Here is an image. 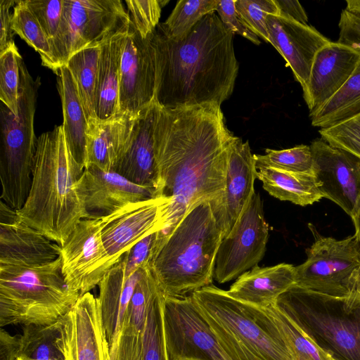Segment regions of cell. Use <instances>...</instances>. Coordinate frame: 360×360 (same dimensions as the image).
Wrapping results in <instances>:
<instances>
[{"label": "cell", "mask_w": 360, "mask_h": 360, "mask_svg": "<svg viewBox=\"0 0 360 360\" xmlns=\"http://www.w3.org/2000/svg\"><path fill=\"white\" fill-rule=\"evenodd\" d=\"M18 115L4 103L0 106L1 200L18 210L24 205L31 187L37 138L34 129L40 78L33 79L20 58Z\"/></svg>", "instance_id": "cell-8"}, {"label": "cell", "mask_w": 360, "mask_h": 360, "mask_svg": "<svg viewBox=\"0 0 360 360\" xmlns=\"http://www.w3.org/2000/svg\"><path fill=\"white\" fill-rule=\"evenodd\" d=\"M359 61L358 52L338 41H330L317 52L303 91L310 117L344 85Z\"/></svg>", "instance_id": "cell-21"}, {"label": "cell", "mask_w": 360, "mask_h": 360, "mask_svg": "<svg viewBox=\"0 0 360 360\" xmlns=\"http://www.w3.org/2000/svg\"><path fill=\"white\" fill-rule=\"evenodd\" d=\"M136 117L118 114L88 124L85 167L94 165L105 172H115L129 147Z\"/></svg>", "instance_id": "cell-24"}, {"label": "cell", "mask_w": 360, "mask_h": 360, "mask_svg": "<svg viewBox=\"0 0 360 360\" xmlns=\"http://www.w3.org/2000/svg\"><path fill=\"white\" fill-rule=\"evenodd\" d=\"M142 333L126 316L117 340L110 347V360H143Z\"/></svg>", "instance_id": "cell-43"}, {"label": "cell", "mask_w": 360, "mask_h": 360, "mask_svg": "<svg viewBox=\"0 0 360 360\" xmlns=\"http://www.w3.org/2000/svg\"><path fill=\"white\" fill-rule=\"evenodd\" d=\"M16 360H36V359H30V358H28V357H26L25 356H19ZM51 360H58V359H51Z\"/></svg>", "instance_id": "cell-53"}, {"label": "cell", "mask_w": 360, "mask_h": 360, "mask_svg": "<svg viewBox=\"0 0 360 360\" xmlns=\"http://www.w3.org/2000/svg\"><path fill=\"white\" fill-rule=\"evenodd\" d=\"M236 0H219L216 12L225 27L233 34H239L256 45L260 44L259 37L244 22L236 8Z\"/></svg>", "instance_id": "cell-45"}, {"label": "cell", "mask_w": 360, "mask_h": 360, "mask_svg": "<svg viewBox=\"0 0 360 360\" xmlns=\"http://www.w3.org/2000/svg\"><path fill=\"white\" fill-rule=\"evenodd\" d=\"M256 178L255 155L251 152L249 142H243L236 136L229 148L224 192L219 202L211 205L224 238L230 233L255 192Z\"/></svg>", "instance_id": "cell-19"}, {"label": "cell", "mask_w": 360, "mask_h": 360, "mask_svg": "<svg viewBox=\"0 0 360 360\" xmlns=\"http://www.w3.org/2000/svg\"><path fill=\"white\" fill-rule=\"evenodd\" d=\"M127 32L117 34L101 46L96 93L98 120H110L119 114L121 58Z\"/></svg>", "instance_id": "cell-28"}, {"label": "cell", "mask_w": 360, "mask_h": 360, "mask_svg": "<svg viewBox=\"0 0 360 360\" xmlns=\"http://www.w3.org/2000/svg\"><path fill=\"white\" fill-rule=\"evenodd\" d=\"M86 210L92 215L112 213L129 205L158 198L154 188L136 184L115 172L88 165L78 181Z\"/></svg>", "instance_id": "cell-18"}, {"label": "cell", "mask_w": 360, "mask_h": 360, "mask_svg": "<svg viewBox=\"0 0 360 360\" xmlns=\"http://www.w3.org/2000/svg\"><path fill=\"white\" fill-rule=\"evenodd\" d=\"M64 360H110V346L98 297L81 295L56 321Z\"/></svg>", "instance_id": "cell-15"}, {"label": "cell", "mask_w": 360, "mask_h": 360, "mask_svg": "<svg viewBox=\"0 0 360 360\" xmlns=\"http://www.w3.org/2000/svg\"><path fill=\"white\" fill-rule=\"evenodd\" d=\"M48 38L53 39L60 25L64 0H25Z\"/></svg>", "instance_id": "cell-44"}, {"label": "cell", "mask_w": 360, "mask_h": 360, "mask_svg": "<svg viewBox=\"0 0 360 360\" xmlns=\"http://www.w3.org/2000/svg\"><path fill=\"white\" fill-rule=\"evenodd\" d=\"M321 139L360 160V115L333 127L321 129Z\"/></svg>", "instance_id": "cell-42"}, {"label": "cell", "mask_w": 360, "mask_h": 360, "mask_svg": "<svg viewBox=\"0 0 360 360\" xmlns=\"http://www.w3.org/2000/svg\"><path fill=\"white\" fill-rule=\"evenodd\" d=\"M84 170L69 150L62 124L41 134L37 138L30 193L17 210L20 218L63 245L77 224L91 215L78 189Z\"/></svg>", "instance_id": "cell-3"}, {"label": "cell", "mask_w": 360, "mask_h": 360, "mask_svg": "<svg viewBox=\"0 0 360 360\" xmlns=\"http://www.w3.org/2000/svg\"><path fill=\"white\" fill-rule=\"evenodd\" d=\"M18 1V0H17ZM16 0H0V53L15 44L12 28V14L11 11L17 3Z\"/></svg>", "instance_id": "cell-48"}, {"label": "cell", "mask_w": 360, "mask_h": 360, "mask_svg": "<svg viewBox=\"0 0 360 360\" xmlns=\"http://www.w3.org/2000/svg\"><path fill=\"white\" fill-rule=\"evenodd\" d=\"M346 4L347 11L360 17V0H347Z\"/></svg>", "instance_id": "cell-52"}, {"label": "cell", "mask_w": 360, "mask_h": 360, "mask_svg": "<svg viewBox=\"0 0 360 360\" xmlns=\"http://www.w3.org/2000/svg\"><path fill=\"white\" fill-rule=\"evenodd\" d=\"M224 238L210 202L190 208L166 234L159 231L150 262L165 297H184L207 285Z\"/></svg>", "instance_id": "cell-4"}, {"label": "cell", "mask_w": 360, "mask_h": 360, "mask_svg": "<svg viewBox=\"0 0 360 360\" xmlns=\"http://www.w3.org/2000/svg\"><path fill=\"white\" fill-rule=\"evenodd\" d=\"M269 238L262 200L255 192L217 253L213 277L224 283L257 266L263 258Z\"/></svg>", "instance_id": "cell-13"}, {"label": "cell", "mask_w": 360, "mask_h": 360, "mask_svg": "<svg viewBox=\"0 0 360 360\" xmlns=\"http://www.w3.org/2000/svg\"><path fill=\"white\" fill-rule=\"evenodd\" d=\"M257 169V178L262 182L263 188L280 200L307 206L323 198L313 176L267 167Z\"/></svg>", "instance_id": "cell-29"}, {"label": "cell", "mask_w": 360, "mask_h": 360, "mask_svg": "<svg viewBox=\"0 0 360 360\" xmlns=\"http://www.w3.org/2000/svg\"><path fill=\"white\" fill-rule=\"evenodd\" d=\"M58 334L56 322L23 326L20 356L36 360H64L58 345Z\"/></svg>", "instance_id": "cell-34"}, {"label": "cell", "mask_w": 360, "mask_h": 360, "mask_svg": "<svg viewBox=\"0 0 360 360\" xmlns=\"http://www.w3.org/2000/svg\"><path fill=\"white\" fill-rule=\"evenodd\" d=\"M266 25L269 43L285 59L304 91L314 57L330 40L309 25L278 15L269 14Z\"/></svg>", "instance_id": "cell-20"}, {"label": "cell", "mask_w": 360, "mask_h": 360, "mask_svg": "<svg viewBox=\"0 0 360 360\" xmlns=\"http://www.w3.org/2000/svg\"><path fill=\"white\" fill-rule=\"evenodd\" d=\"M57 87L60 97L65 142L69 150L83 169L86 165L88 121L74 79L65 65L56 71Z\"/></svg>", "instance_id": "cell-27"}, {"label": "cell", "mask_w": 360, "mask_h": 360, "mask_svg": "<svg viewBox=\"0 0 360 360\" xmlns=\"http://www.w3.org/2000/svg\"><path fill=\"white\" fill-rule=\"evenodd\" d=\"M233 35L216 11L177 39L158 25L153 35L155 103L167 109L221 106L231 95L238 72Z\"/></svg>", "instance_id": "cell-2"}, {"label": "cell", "mask_w": 360, "mask_h": 360, "mask_svg": "<svg viewBox=\"0 0 360 360\" xmlns=\"http://www.w3.org/2000/svg\"><path fill=\"white\" fill-rule=\"evenodd\" d=\"M161 291L150 264H146L131 299L127 317L139 330L143 331L149 307Z\"/></svg>", "instance_id": "cell-39"}, {"label": "cell", "mask_w": 360, "mask_h": 360, "mask_svg": "<svg viewBox=\"0 0 360 360\" xmlns=\"http://www.w3.org/2000/svg\"><path fill=\"white\" fill-rule=\"evenodd\" d=\"M153 35L143 38L130 22L121 58L119 114L137 117L155 103L156 64Z\"/></svg>", "instance_id": "cell-14"}, {"label": "cell", "mask_w": 360, "mask_h": 360, "mask_svg": "<svg viewBox=\"0 0 360 360\" xmlns=\"http://www.w3.org/2000/svg\"><path fill=\"white\" fill-rule=\"evenodd\" d=\"M264 309L276 323L295 360H333L274 304Z\"/></svg>", "instance_id": "cell-32"}, {"label": "cell", "mask_w": 360, "mask_h": 360, "mask_svg": "<svg viewBox=\"0 0 360 360\" xmlns=\"http://www.w3.org/2000/svg\"><path fill=\"white\" fill-rule=\"evenodd\" d=\"M80 296L65 282L60 255L37 266H0V326L52 324Z\"/></svg>", "instance_id": "cell-6"}, {"label": "cell", "mask_w": 360, "mask_h": 360, "mask_svg": "<svg viewBox=\"0 0 360 360\" xmlns=\"http://www.w3.org/2000/svg\"><path fill=\"white\" fill-rule=\"evenodd\" d=\"M360 115V61L354 71L318 111L311 116V124L328 128Z\"/></svg>", "instance_id": "cell-30"}, {"label": "cell", "mask_w": 360, "mask_h": 360, "mask_svg": "<svg viewBox=\"0 0 360 360\" xmlns=\"http://www.w3.org/2000/svg\"><path fill=\"white\" fill-rule=\"evenodd\" d=\"M162 290L152 301L142 333L143 360H168L163 330Z\"/></svg>", "instance_id": "cell-37"}, {"label": "cell", "mask_w": 360, "mask_h": 360, "mask_svg": "<svg viewBox=\"0 0 360 360\" xmlns=\"http://www.w3.org/2000/svg\"><path fill=\"white\" fill-rule=\"evenodd\" d=\"M162 320L168 360H231L191 294L165 297Z\"/></svg>", "instance_id": "cell-12"}, {"label": "cell", "mask_w": 360, "mask_h": 360, "mask_svg": "<svg viewBox=\"0 0 360 360\" xmlns=\"http://www.w3.org/2000/svg\"><path fill=\"white\" fill-rule=\"evenodd\" d=\"M21 335H12L4 328L0 330V360H16L20 353Z\"/></svg>", "instance_id": "cell-49"}, {"label": "cell", "mask_w": 360, "mask_h": 360, "mask_svg": "<svg viewBox=\"0 0 360 360\" xmlns=\"http://www.w3.org/2000/svg\"><path fill=\"white\" fill-rule=\"evenodd\" d=\"M125 259L114 265L98 284V300L109 346L117 340L143 268L127 276Z\"/></svg>", "instance_id": "cell-26"}, {"label": "cell", "mask_w": 360, "mask_h": 360, "mask_svg": "<svg viewBox=\"0 0 360 360\" xmlns=\"http://www.w3.org/2000/svg\"><path fill=\"white\" fill-rule=\"evenodd\" d=\"M169 1L126 0L127 12L134 28L143 38L153 35L159 25L161 11Z\"/></svg>", "instance_id": "cell-40"}, {"label": "cell", "mask_w": 360, "mask_h": 360, "mask_svg": "<svg viewBox=\"0 0 360 360\" xmlns=\"http://www.w3.org/2000/svg\"><path fill=\"white\" fill-rule=\"evenodd\" d=\"M12 28L40 56L44 66L53 70L50 41L25 0H18L12 14Z\"/></svg>", "instance_id": "cell-33"}, {"label": "cell", "mask_w": 360, "mask_h": 360, "mask_svg": "<svg viewBox=\"0 0 360 360\" xmlns=\"http://www.w3.org/2000/svg\"><path fill=\"white\" fill-rule=\"evenodd\" d=\"M274 304L333 360H360V304L295 284Z\"/></svg>", "instance_id": "cell-7"}, {"label": "cell", "mask_w": 360, "mask_h": 360, "mask_svg": "<svg viewBox=\"0 0 360 360\" xmlns=\"http://www.w3.org/2000/svg\"><path fill=\"white\" fill-rule=\"evenodd\" d=\"M355 228V233L360 241V197L351 216Z\"/></svg>", "instance_id": "cell-51"}, {"label": "cell", "mask_w": 360, "mask_h": 360, "mask_svg": "<svg viewBox=\"0 0 360 360\" xmlns=\"http://www.w3.org/2000/svg\"><path fill=\"white\" fill-rule=\"evenodd\" d=\"M130 20L120 0H64L62 19L50 39L53 72L75 53L103 44L129 30Z\"/></svg>", "instance_id": "cell-10"}, {"label": "cell", "mask_w": 360, "mask_h": 360, "mask_svg": "<svg viewBox=\"0 0 360 360\" xmlns=\"http://www.w3.org/2000/svg\"><path fill=\"white\" fill-rule=\"evenodd\" d=\"M133 204L110 214H91L81 220L61 245L62 273L71 290L80 295L90 292L115 265L104 247L102 231Z\"/></svg>", "instance_id": "cell-11"}, {"label": "cell", "mask_w": 360, "mask_h": 360, "mask_svg": "<svg viewBox=\"0 0 360 360\" xmlns=\"http://www.w3.org/2000/svg\"><path fill=\"white\" fill-rule=\"evenodd\" d=\"M161 232L172 230L194 205L219 202L225 190L229 148L235 136L221 106L162 108L155 128Z\"/></svg>", "instance_id": "cell-1"}, {"label": "cell", "mask_w": 360, "mask_h": 360, "mask_svg": "<svg viewBox=\"0 0 360 360\" xmlns=\"http://www.w3.org/2000/svg\"><path fill=\"white\" fill-rule=\"evenodd\" d=\"M256 168L267 167L314 176V160L310 146L299 145L283 149H266L264 155H255Z\"/></svg>", "instance_id": "cell-36"}, {"label": "cell", "mask_w": 360, "mask_h": 360, "mask_svg": "<svg viewBox=\"0 0 360 360\" xmlns=\"http://www.w3.org/2000/svg\"><path fill=\"white\" fill-rule=\"evenodd\" d=\"M21 57L15 44L0 53V100L16 116L19 111Z\"/></svg>", "instance_id": "cell-38"}, {"label": "cell", "mask_w": 360, "mask_h": 360, "mask_svg": "<svg viewBox=\"0 0 360 360\" xmlns=\"http://www.w3.org/2000/svg\"><path fill=\"white\" fill-rule=\"evenodd\" d=\"M162 198L133 204L124 213L108 223L102 231L104 247L115 265L138 242L161 230Z\"/></svg>", "instance_id": "cell-22"}, {"label": "cell", "mask_w": 360, "mask_h": 360, "mask_svg": "<svg viewBox=\"0 0 360 360\" xmlns=\"http://www.w3.org/2000/svg\"><path fill=\"white\" fill-rule=\"evenodd\" d=\"M310 147L314 179L323 198L351 217L360 197V160L321 139L312 141Z\"/></svg>", "instance_id": "cell-16"}, {"label": "cell", "mask_w": 360, "mask_h": 360, "mask_svg": "<svg viewBox=\"0 0 360 360\" xmlns=\"http://www.w3.org/2000/svg\"><path fill=\"white\" fill-rule=\"evenodd\" d=\"M278 10V15L308 25L307 15L298 1L274 0Z\"/></svg>", "instance_id": "cell-50"}, {"label": "cell", "mask_w": 360, "mask_h": 360, "mask_svg": "<svg viewBox=\"0 0 360 360\" xmlns=\"http://www.w3.org/2000/svg\"><path fill=\"white\" fill-rule=\"evenodd\" d=\"M338 42L353 49L360 54V17L343 10L338 23Z\"/></svg>", "instance_id": "cell-47"}, {"label": "cell", "mask_w": 360, "mask_h": 360, "mask_svg": "<svg viewBox=\"0 0 360 360\" xmlns=\"http://www.w3.org/2000/svg\"><path fill=\"white\" fill-rule=\"evenodd\" d=\"M191 295L231 360H295L264 308L236 300L214 285Z\"/></svg>", "instance_id": "cell-5"}, {"label": "cell", "mask_w": 360, "mask_h": 360, "mask_svg": "<svg viewBox=\"0 0 360 360\" xmlns=\"http://www.w3.org/2000/svg\"><path fill=\"white\" fill-rule=\"evenodd\" d=\"M101 46L82 49L73 54L65 64L75 82L88 124L97 120L96 93Z\"/></svg>", "instance_id": "cell-31"}, {"label": "cell", "mask_w": 360, "mask_h": 360, "mask_svg": "<svg viewBox=\"0 0 360 360\" xmlns=\"http://www.w3.org/2000/svg\"><path fill=\"white\" fill-rule=\"evenodd\" d=\"M159 231L144 237L124 255L126 262L125 273L127 276L134 274L141 267L150 262Z\"/></svg>", "instance_id": "cell-46"}, {"label": "cell", "mask_w": 360, "mask_h": 360, "mask_svg": "<svg viewBox=\"0 0 360 360\" xmlns=\"http://www.w3.org/2000/svg\"><path fill=\"white\" fill-rule=\"evenodd\" d=\"M295 284V266L281 263L271 266L258 265L241 274L227 293L231 297L265 308Z\"/></svg>", "instance_id": "cell-25"}, {"label": "cell", "mask_w": 360, "mask_h": 360, "mask_svg": "<svg viewBox=\"0 0 360 360\" xmlns=\"http://www.w3.org/2000/svg\"><path fill=\"white\" fill-rule=\"evenodd\" d=\"M61 246L23 221L0 202V266L32 267L49 264L60 255Z\"/></svg>", "instance_id": "cell-17"}, {"label": "cell", "mask_w": 360, "mask_h": 360, "mask_svg": "<svg viewBox=\"0 0 360 360\" xmlns=\"http://www.w3.org/2000/svg\"><path fill=\"white\" fill-rule=\"evenodd\" d=\"M307 259L295 266V285L360 304V241L356 233L342 240L316 235Z\"/></svg>", "instance_id": "cell-9"}, {"label": "cell", "mask_w": 360, "mask_h": 360, "mask_svg": "<svg viewBox=\"0 0 360 360\" xmlns=\"http://www.w3.org/2000/svg\"><path fill=\"white\" fill-rule=\"evenodd\" d=\"M236 8L246 25L259 37L269 42L266 20L278 15L274 0H236Z\"/></svg>", "instance_id": "cell-41"}, {"label": "cell", "mask_w": 360, "mask_h": 360, "mask_svg": "<svg viewBox=\"0 0 360 360\" xmlns=\"http://www.w3.org/2000/svg\"><path fill=\"white\" fill-rule=\"evenodd\" d=\"M218 4L219 0H180L167 19L158 26L171 38L181 37L205 15L215 12Z\"/></svg>", "instance_id": "cell-35"}, {"label": "cell", "mask_w": 360, "mask_h": 360, "mask_svg": "<svg viewBox=\"0 0 360 360\" xmlns=\"http://www.w3.org/2000/svg\"><path fill=\"white\" fill-rule=\"evenodd\" d=\"M158 109L159 105L155 103L137 116L129 147L115 170L136 184L156 190L154 135Z\"/></svg>", "instance_id": "cell-23"}]
</instances>
